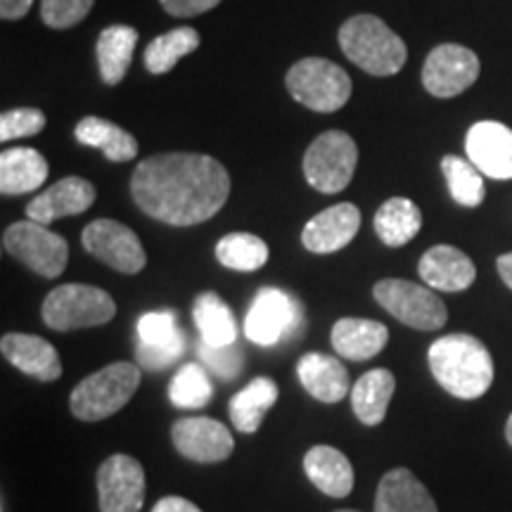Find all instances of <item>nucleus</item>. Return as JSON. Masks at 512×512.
Here are the masks:
<instances>
[{"mask_svg": "<svg viewBox=\"0 0 512 512\" xmlns=\"http://www.w3.org/2000/svg\"><path fill=\"white\" fill-rule=\"evenodd\" d=\"M358 228H361V211L356 204H332L306 223L302 230V245L313 254L339 252L356 238Z\"/></svg>", "mask_w": 512, "mask_h": 512, "instance_id": "17", "label": "nucleus"}, {"mask_svg": "<svg viewBox=\"0 0 512 512\" xmlns=\"http://www.w3.org/2000/svg\"><path fill=\"white\" fill-rule=\"evenodd\" d=\"M3 247L19 264L43 278H60L69 261V245L62 235L36 221H17L3 233Z\"/></svg>", "mask_w": 512, "mask_h": 512, "instance_id": "9", "label": "nucleus"}, {"mask_svg": "<svg viewBox=\"0 0 512 512\" xmlns=\"http://www.w3.org/2000/svg\"><path fill=\"white\" fill-rule=\"evenodd\" d=\"M185 351V335L174 311H150L138 320V363L150 373L174 366Z\"/></svg>", "mask_w": 512, "mask_h": 512, "instance_id": "14", "label": "nucleus"}, {"mask_svg": "<svg viewBox=\"0 0 512 512\" xmlns=\"http://www.w3.org/2000/svg\"><path fill=\"white\" fill-rule=\"evenodd\" d=\"M332 349L347 361H368L387 347L389 330L380 320L339 318L330 332Z\"/></svg>", "mask_w": 512, "mask_h": 512, "instance_id": "22", "label": "nucleus"}, {"mask_svg": "<svg viewBox=\"0 0 512 512\" xmlns=\"http://www.w3.org/2000/svg\"><path fill=\"white\" fill-rule=\"evenodd\" d=\"M192 318H195L197 332H200L204 344L228 347L238 339V323H235L233 311L216 292H204L195 299Z\"/></svg>", "mask_w": 512, "mask_h": 512, "instance_id": "31", "label": "nucleus"}, {"mask_svg": "<svg viewBox=\"0 0 512 512\" xmlns=\"http://www.w3.org/2000/svg\"><path fill=\"white\" fill-rule=\"evenodd\" d=\"M46 128V114L36 107H19L0 114V140L10 143L17 138L38 136Z\"/></svg>", "mask_w": 512, "mask_h": 512, "instance_id": "36", "label": "nucleus"}, {"mask_svg": "<svg viewBox=\"0 0 512 512\" xmlns=\"http://www.w3.org/2000/svg\"><path fill=\"white\" fill-rule=\"evenodd\" d=\"M140 384V368L136 363L117 361L98 373L88 375L74 387L69 396V408L83 422H98L112 418L131 401Z\"/></svg>", "mask_w": 512, "mask_h": 512, "instance_id": "4", "label": "nucleus"}, {"mask_svg": "<svg viewBox=\"0 0 512 512\" xmlns=\"http://www.w3.org/2000/svg\"><path fill=\"white\" fill-rule=\"evenodd\" d=\"M482 64L475 50L458 43H441L427 55L422 67V86L434 98H456L479 79Z\"/></svg>", "mask_w": 512, "mask_h": 512, "instance_id": "11", "label": "nucleus"}, {"mask_svg": "<svg viewBox=\"0 0 512 512\" xmlns=\"http://www.w3.org/2000/svg\"><path fill=\"white\" fill-rule=\"evenodd\" d=\"M434 380L441 389L463 401H475L494 384V358L482 339L456 332L439 337L427 351Z\"/></svg>", "mask_w": 512, "mask_h": 512, "instance_id": "2", "label": "nucleus"}, {"mask_svg": "<svg viewBox=\"0 0 512 512\" xmlns=\"http://www.w3.org/2000/svg\"><path fill=\"white\" fill-rule=\"evenodd\" d=\"M396 389V377L387 368H375L361 375L351 389V408L363 425H380L387 415L389 401Z\"/></svg>", "mask_w": 512, "mask_h": 512, "instance_id": "26", "label": "nucleus"}, {"mask_svg": "<svg viewBox=\"0 0 512 512\" xmlns=\"http://www.w3.org/2000/svg\"><path fill=\"white\" fill-rule=\"evenodd\" d=\"M418 273L422 283L439 292H463L475 283L477 268L458 247L437 245L422 254Z\"/></svg>", "mask_w": 512, "mask_h": 512, "instance_id": "20", "label": "nucleus"}, {"mask_svg": "<svg viewBox=\"0 0 512 512\" xmlns=\"http://www.w3.org/2000/svg\"><path fill=\"white\" fill-rule=\"evenodd\" d=\"M375 512H439L427 486L408 467L389 470L375 494Z\"/></svg>", "mask_w": 512, "mask_h": 512, "instance_id": "21", "label": "nucleus"}, {"mask_svg": "<svg viewBox=\"0 0 512 512\" xmlns=\"http://www.w3.org/2000/svg\"><path fill=\"white\" fill-rule=\"evenodd\" d=\"M48 162L34 147H10L0 155V192L24 195L48 181Z\"/></svg>", "mask_w": 512, "mask_h": 512, "instance_id": "25", "label": "nucleus"}, {"mask_svg": "<svg viewBox=\"0 0 512 512\" xmlns=\"http://www.w3.org/2000/svg\"><path fill=\"white\" fill-rule=\"evenodd\" d=\"M211 394H214V387H211L207 370L200 363H185L169 384L171 403L176 408H185V411L204 408L211 401Z\"/></svg>", "mask_w": 512, "mask_h": 512, "instance_id": "35", "label": "nucleus"}, {"mask_svg": "<svg viewBox=\"0 0 512 512\" xmlns=\"http://www.w3.org/2000/svg\"><path fill=\"white\" fill-rule=\"evenodd\" d=\"M375 302L389 311L396 320L415 330H439L448 320V309L432 287L411 283V280L387 278L373 287Z\"/></svg>", "mask_w": 512, "mask_h": 512, "instance_id": "8", "label": "nucleus"}, {"mask_svg": "<svg viewBox=\"0 0 512 512\" xmlns=\"http://www.w3.org/2000/svg\"><path fill=\"white\" fill-rule=\"evenodd\" d=\"M197 48H200V34L192 27L166 31L145 48V69L155 76L169 74L181 57L195 53Z\"/></svg>", "mask_w": 512, "mask_h": 512, "instance_id": "32", "label": "nucleus"}, {"mask_svg": "<svg viewBox=\"0 0 512 512\" xmlns=\"http://www.w3.org/2000/svg\"><path fill=\"white\" fill-rule=\"evenodd\" d=\"M299 323V306L278 287H261L245 318V335L259 347H273Z\"/></svg>", "mask_w": 512, "mask_h": 512, "instance_id": "13", "label": "nucleus"}, {"mask_svg": "<svg viewBox=\"0 0 512 512\" xmlns=\"http://www.w3.org/2000/svg\"><path fill=\"white\" fill-rule=\"evenodd\" d=\"M467 159L496 181L512 178V131L498 121H477L465 138Z\"/></svg>", "mask_w": 512, "mask_h": 512, "instance_id": "16", "label": "nucleus"}, {"mask_svg": "<svg viewBox=\"0 0 512 512\" xmlns=\"http://www.w3.org/2000/svg\"><path fill=\"white\" fill-rule=\"evenodd\" d=\"M216 259L230 271L252 273L266 266L268 245L259 235L228 233L216 242Z\"/></svg>", "mask_w": 512, "mask_h": 512, "instance_id": "33", "label": "nucleus"}, {"mask_svg": "<svg viewBox=\"0 0 512 512\" xmlns=\"http://www.w3.org/2000/svg\"><path fill=\"white\" fill-rule=\"evenodd\" d=\"M297 375L306 392L323 403H339L351 389L347 368L325 354H304L297 363Z\"/></svg>", "mask_w": 512, "mask_h": 512, "instance_id": "24", "label": "nucleus"}, {"mask_svg": "<svg viewBox=\"0 0 512 512\" xmlns=\"http://www.w3.org/2000/svg\"><path fill=\"white\" fill-rule=\"evenodd\" d=\"M375 233L387 247L408 245L422 228V211L408 197H392L377 209Z\"/></svg>", "mask_w": 512, "mask_h": 512, "instance_id": "29", "label": "nucleus"}, {"mask_svg": "<svg viewBox=\"0 0 512 512\" xmlns=\"http://www.w3.org/2000/svg\"><path fill=\"white\" fill-rule=\"evenodd\" d=\"M230 195V176L219 159L200 152H164L136 166L131 197L150 219L188 228L209 221Z\"/></svg>", "mask_w": 512, "mask_h": 512, "instance_id": "1", "label": "nucleus"}, {"mask_svg": "<svg viewBox=\"0 0 512 512\" xmlns=\"http://www.w3.org/2000/svg\"><path fill=\"white\" fill-rule=\"evenodd\" d=\"M304 472L320 494L330 498H344L354 491V467L339 448L313 446L304 456Z\"/></svg>", "mask_w": 512, "mask_h": 512, "instance_id": "23", "label": "nucleus"}, {"mask_svg": "<svg viewBox=\"0 0 512 512\" xmlns=\"http://www.w3.org/2000/svg\"><path fill=\"white\" fill-rule=\"evenodd\" d=\"M95 185L81 176H67L43 192H38L27 204V219L50 226L64 216L83 214L93 207Z\"/></svg>", "mask_w": 512, "mask_h": 512, "instance_id": "18", "label": "nucleus"}, {"mask_svg": "<svg viewBox=\"0 0 512 512\" xmlns=\"http://www.w3.org/2000/svg\"><path fill=\"white\" fill-rule=\"evenodd\" d=\"M278 384L271 377H256L230 401V420L242 434H254L264 422V415L278 401Z\"/></svg>", "mask_w": 512, "mask_h": 512, "instance_id": "30", "label": "nucleus"}, {"mask_svg": "<svg viewBox=\"0 0 512 512\" xmlns=\"http://www.w3.org/2000/svg\"><path fill=\"white\" fill-rule=\"evenodd\" d=\"M43 323L50 330L72 332L83 328H98L110 323L117 313L112 294L100 287L69 283L55 287L43 302Z\"/></svg>", "mask_w": 512, "mask_h": 512, "instance_id": "6", "label": "nucleus"}, {"mask_svg": "<svg viewBox=\"0 0 512 512\" xmlns=\"http://www.w3.org/2000/svg\"><path fill=\"white\" fill-rule=\"evenodd\" d=\"M95 0H41V19L50 29H69L83 22Z\"/></svg>", "mask_w": 512, "mask_h": 512, "instance_id": "37", "label": "nucleus"}, {"mask_svg": "<svg viewBox=\"0 0 512 512\" xmlns=\"http://www.w3.org/2000/svg\"><path fill=\"white\" fill-rule=\"evenodd\" d=\"M176 451L195 463H223L233 453V434L214 418H181L171 427Z\"/></svg>", "mask_w": 512, "mask_h": 512, "instance_id": "15", "label": "nucleus"}, {"mask_svg": "<svg viewBox=\"0 0 512 512\" xmlns=\"http://www.w3.org/2000/svg\"><path fill=\"white\" fill-rule=\"evenodd\" d=\"M342 53L370 76H394L406 64L408 48L380 17L354 15L339 27L337 34Z\"/></svg>", "mask_w": 512, "mask_h": 512, "instance_id": "3", "label": "nucleus"}, {"mask_svg": "<svg viewBox=\"0 0 512 512\" xmlns=\"http://www.w3.org/2000/svg\"><path fill=\"white\" fill-rule=\"evenodd\" d=\"M34 5V0H0V17L8 22H17V19L27 17V12Z\"/></svg>", "mask_w": 512, "mask_h": 512, "instance_id": "40", "label": "nucleus"}, {"mask_svg": "<svg viewBox=\"0 0 512 512\" xmlns=\"http://www.w3.org/2000/svg\"><path fill=\"white\" fill-rule=\"evenodd\" d=\"M74 136L81 145L98 147L114 164L131 162L138 155V140L124 128L102 117H86L74 128Z\"/></svg>", "mask_w": 512, "mask_h": 512, "instance_id": "27", "label": "nucleus"}, {"mask_svg": "<svg viewBox=\"0 0 512 512\" xmlns=\"http://www.w3.org/2000/svg\"><path fill=\"white\" fill-rule=\"evenodd\" d=\"M441 171H444L448 192H451L453 202L460 207L475 209L484 202L486 188H484V174L477 169L470 159H463L458 155H446L441 159Z\"/></svg>", "mask_w": 512, "mask_h": 512, "instance_id": "34", "label": "nucleus"}, {"mask_svg": "<svg viewBox=\"0 0 512 512\" xmlns=\"http://www.w3.org/2000/svg\"><path fill=\"white\" fill-rule=\"evenodd\" d=\"M505 439H508V444L512 446V415L508 418V425H505Z\"/></svg>", "mask_w": 512, "mask_h": 512, "instance_id": "43", "label": "nucleus"}, {"mask_svg": "<svg viewBox=\"0 0 512 512\" xmlns=\"http://www.w3.org/2000/svg\"><path fill=\"white\" fill-rule=\"evenodd\" d=\"M171 17H197L214 10L221 0H159Z\"/></svg>", "mask_w": 512, "mask_h": 512, "instance_id": "39", "label": "nucleus"}, {"mask_svg": "<svg viewBox=\"0 0 512 512\" xmlns=\"http://www.w3.org/2000/svg\"><path fill=\"white\" fill-rule=\"evenodd\" d=\"M287 91L306 110L330 114L342 110L351 98L354 83L339 64L325 57H304L285 76Z\"/></svg>", "mask_w": 512, "mask_h": 512, "instance_id": "5", "label": "nucleus"}, {"mask_svg": "<svg viewBox=\"0 0 512 512\" xmlns=\"http://www.w3.org/2000/svg\"><path fill=\"white\" fill-rule=\"evenodd\" d=\"M100 512H140L145 501V470L133 456L114 453L98 470Z\"/></svg>", "mask_w": 512, "mask_h": 512, "instance_id": "12", "label": "nucleus"}, {"mask_svg": "<svg viewBox=\"0 0 512 512\" xmlns=\"http://www.w3.org/2000/svg\"><path fill=\"white\" fill-rule=\"evenodd\" d=\"M152 512H202L195 503L181 496H166L159 501Z\"/></svg>", "mask_w": 512, "mask_h": 512, "instance_id": "41", "label": "nucleus"}, {"mask_svg": "<svg viewBox=\"0 0 512 512\" xmlns=\"http://www.w3.org/2000/svg\"><path fill=\"white\" fill-rule=\"evenodd\" d=\"M335 512H358V510H335Z\"/></svg>", "mask_w": 512, "mask_h": 512, "instance_id": "44", "label": "nucleus"}, {"mask_svg": "<svg viewBox=\"0 0 512 512\" xmlns=\"http://www.w3.org/2000/svg\"><path fill=\"white\" fill-rule=\"evenodd\" d=\"M83 249L114 271L136 275L145 268L147 254L138 235L124 223L112 219H95L81 233Z\"/></svg>", "mask_w": 512, "mask_h": 512, "instance_id": "10", "label": "nucleus"}, {"mask_svg": "<svg viewBox=\"0 0 512 512\" xmlns=\"http://www.w3.org/2000/svg\"><path fill=\"white\" fill-rule=\"evenodd\" d=\"M496 268H498V275H501V278H503V283L512 290V252L498 256Z\"/></svg>", "mask_w": 512, "mask_h": 512, "instance_id": "42", "label": "nucleus"}, {"mask_svg": "<svg viewBox=\"0 0 512 512\" xmlns=\"http://www.w3.org/2000/svg\"><path fill=\"white\" fill-rule=\"evenodd\" d=\"M200 358L211 373H216L221 380H233L242 373L245 366V354L238 344H228V347H211V344H200Z\"/></svg>", "mask_w": 512, "mask_h": 512, "instance_id": "38", "label": "nucleus"}, {"mask_svg": "<svg viewBox=\"0 0 512 512\" xmlns=\"http://www.w3.org/2000/svg\"><path fill=\"white\" fill-rule=\"evenodd\" d=\"M358 164L356 140L347 131L320 133L304 155V178L313 190L337 195L351 183Z\"/></svg>", "mask_w": 512, "mask_h": 512, "instance_id": "7", "label": "nucleus"}, {"mask_svg": "<svg viewBox=\"0 0 512 512\" xmlns=\"http://www.w3.org/2000/svg\"><path fill=\"white\" fill-rule=\"evenodd\" d=\"M0 351L5 361H10L24 375L41 382H55L62 375L60 354L48 339L38 335H24V332H8L0 339Z\"/></svg>", "mask_w": 512, "mask_h": 512, "instance_id": "19", "label": "nucleus"}, {"mask_svg": "<svg viewBox=\"0 0 512 512\" xmlns=\"http://www.w3.org/2000/svg\"><path fill=\"white\" fill-rule=\"evenodd\" d=\"M138 46V31L126 24L107 27L98 38V67L100 79L107 86H117L131 67Z\"/></svg>", "mask_w": 512, "mask_h": 512, "instance_id": "28", "label": "nucleus"}]
</instances>
